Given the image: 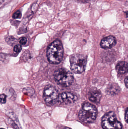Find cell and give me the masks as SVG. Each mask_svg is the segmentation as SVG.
<instances>
[{
	"label": "cell",
	"instance_id": "5bb4252c",
	"mask_svg": "<svg viewBox=\"0 0 128 129\" xmlns=\"http://www.w3.org/2000/svg\"><path fill=\"white\" fill-rule=\"evenodd\" d=\"M0 100L1 104H5L7 101V95L4 94H1L0 96Z\"/></svg>",
	"mask_w": 128,
	"mask_h": 129
},
{
	"label": "cell",
	"instance_id": "8fae6325",
	"mask_svg": "<svg viewBox=\"0 0 128 129\" xmlns=\"http://www.w3.org/2000/svg\"><path fill=\"white\" fill-rule=\"evenodd\" d=\"M120 88L115 84H112L107 89V92L110 94L114 95L118 94L120 91Z\"/></svg>",
	"mask_w": 128,
	"mask_h": 129
},
{
	"label": "cell",
	"instance_id": "30bf717a",
	"mask_svg": "<svg viewBox=\"0 0 128 129\" xmlns=\"http://www.w3.org/2000/svg\"><path fill=\"white\" fill-rule=\"evenodd\" d=\"M116 70L120 74L127 73L128 72V63L125 62H119L116 67Z\"/></svg>",
	"mask_w": 128,
	"mask_h": 129
},
{
	"label": "cell",
	"instance_id": "d6986e66",
	"mask_svg": "<svg viewBox=\"0 0 128 129\" xmlns=\"http://www.w3.org/2000/svg\"><path fill=\"white\" fill-rule=\"evenodd\" d=\"M124 13H125V14H126V17H128V11H125V12Z\"/></svg>",
	"mask_w": 128,
	"mask_h": 129
},
{
	"label": "cell",
	"instance_id": "ffe728a7",
	"mask_svg": "<svg viewBox=\"0 0 128 129\" xmlns=\"http://www.w3.org/2000/svg\"><path fill=\"white\" fill-rule=\"evenodd\" d=\"M62 129H72L71 128H69V127H64V128H63Z\"/></svg>",
	"mask_w": 128,
	"mask_h": 129
},
{
	"label": "cell",
	"instance_id": "7c38bea8",
	"mask_svg": "<svg viewBox=\"0 0 128 129\" xmlns=\"http://www.w3.org/2000/svg\"><path fill=\"white\" fill-rule=\"evenodd\" d=\"M16 39L12 36H9L6 39V41L9 44L13 45L16 41Z\"/></svg>",
	"mask_w": 128,
	"mask_h": 129
},
{
	"label": "cell",
	"instance_id": "6da1fadb",
	"mask_svg": "<svg viewBox=\"0 0 128 129\" xmlns=\"http://www.w3.org/2000/svg\"><path fill=\"white\" fill-rule=\"evenodd\" d=\"M47 57L50 63L57 64L62 60L64 50L61 42L55 40L49 45L47 51Z\"/></svg>",
	"mask_w": 128,
	"mask_h": 129
},
{
	"label": "cell",
	"instance_id": "7402d4cb",
	"mask_svg": "<svg viewBox=\"0 0 128 129\" xmlns=\"http://www.w3.org/2000/svg\"><path fill=\"white\" fill-rule=\"evenodd\" d=\"M1 129H5L3 128H1Z\"/></svg>",
	"mask_w": 128,
	"mask_h": 129
},
{
	"label": "cell",
	"instance_id": "3957f363",
	"mask_svg": "<svg viewBox=\"0 0 128 129\" xmlns=\"http://www.w3.org/2000/svg\"><path fill=\"white\" fill-rule=\"evenodd\" d=\"M54 77L58 85L68 87L73 83L74 76L71 72L64 68H59L54 72Z\"/></svg>",
	"mask_w": 128,
	"mask_h": 129
},
{
	"label": "cell",
	"instance_id": "7a4b0ae2",
	"mask_svg": "<svg viewBox=\"0 0 128 129\" xmlns=\"http://www.w3.org/2000/svg\"><path fill=\"white\" fill-rule=\"evenodd\" d=\"M97 115V110L95 106L89 103L84 104L79 114V117L81 121L85 123L94 122Z\"/></svg>",
	"mask_w": 128,
	"mask_h": 129
},
{
	"label": "cell",
	"instance_id": "2e32d148",
	"mask_svg": "<svg viewBox=\"0 0 128 129\" xmlns=\"http://www.w3.org/2000/svg\"><path fill=\"white\" fill-rule=\"evenodd\" d=\"M19 42L20 43V44L22 45H24L27 42V39L25 37L21 38L19 40Z\"/></svg>",
	"mask_w": 128,
	"mask_h": 129
},
{
	"label": "cell",
	"instance_id": "8992f818",
	"mask_svg": "<svg viewBox=\"0 0 128 129\" xmlns=\"http://www.w3.org/2000/svg\"><path fill=\"white\" fill-rule=\"evenodd\" d=\"M59 95L57 89L53 86L49 85L45 87L43 97L46 104L52 105L57 102Z\"/></svg>",
	"mask_w": 128,
	"mask_h": 129
},
{
	"label": "cell",
	"instance_id": "9c48e42d",
	"mask_svg": "<svg viewBox=\"0 0 128 129\" xmlns=\"http://www.w3.org/2000/svg\"><path fill=\"white\" fill-rule=\"evenodd\" d=\"M88 96L89 101L94 103H98L101 98V93L98 90L94 89L89 92Z\"/></svg>",
	"mask_w": 128,
	"mask_h": 129
},
{
	"label": "cell",
	"instance_id": "9a60e30c",
	"mask_svg": "<svg viewBox=\"0 0 128 129\" xmlns=\"http://www.w3.org/2000/svg\"><path fill=\"white\" fill-rule=\"evenodd\" d=\"M22 47L21 45H15L14 48V52L16 53H19L22 50Z\"/></svg>",
	"mask_w": 128,
	"mask_h": 129
},
{
	"label": "cell",
	"instance_id": "4fadbf2b",
	"mask_svg": "<svg viewBox=\"0 0 128 129\" xmlns=\"http://www.w3.org/2000/svg\"><path fill=\"white\" fill-rule=\"evenodd\" d=\"M22 17V13L20 11L18 10L14 13L13 16L14 19H20Z\"/></svg>",
	"mask_w": 128,
	"mask_h": 129
},
{
	"label": "cell",
	"instance_id": "ba28073f",
	"mask_svg": "<svg viewBox=\"0 0 128 129\" xmlns=\"http://www.w3.org/2000/svg\"><path fill=\"white\" fill-rule=\"evenodd\" d=\"M116 43L115 38L112 36H110L105 37L101 40L100 46L103 49H109L114 47Z\"/></svg>",
	"mask_w": 128,
	"mask_h": 129
},
{
	"label": "cell",
	"instance_id": "52a82bcc",
	"mask_svg": "<svg viewBox=\"0 0 128 129\" xmlns=\"http://www.w3.org/2000/svg\"><path fill=\"white\" fill-rule=\"evenodd\" d=\"M77 99V97L75 95L71 92H65L59 94L57 102L67 104H71L75 102Z\"/></svg>",
	"mask_w": 128,
	"mask_h": 129
},
{
	"label": "cell",
	"instance_id": "e0dca14e",
	"mask_svg": "<svg viewBox=\"0 0 128 129\" xmlns=\"http://www.w3.org/2000/svg\"><path fill=\"white\" fill-rule=\"evenodd\" d=\"M125 119L126 122L128 123V108L125 111Z\"/></svg>",
	"mask_w": 128,
	"mask_h": 129
},
{
	"label": "cell",
	"instance_id": "ac0fdd59",
	"mask_svg": "<svg viewBox=\"0 0 128 129\" xmlns=\"http://www.w3.org/2000/svg\"><path fill=\"white\" fill-rule=\"evenodd\" d=\"M125 83L126 87L128 88V76L125 78L124 80Z\"/></svg>",
	"mask_w": 128,
	"mask_h": 129
},
{
	"label": "cell",
	"instance_id": "44dd1931",
	"mask_svg": "<svg viewBox=\"0 0 128 129\" xmlns=\"http://www.w3.org/2000/svg\"><path fill=\"white\" fill-rule=\"evenodd\" d=\"M4 0H1V4H2V3H3V2H4Z\"/></svg>",
	"mask_w": 128,
	"mask_h": 129
},
{
	"label": "cell",
	"instance_id": "5b68a950",
	"mask_svg": "<svg viewBox=\"0 0 128 129\" xmlns=\"http://www.w3.org/2000/svg\"><path fill=\"white\" fill-rule=\"evenodd\" d=\"M101 125L103 129H122V125L117 120L114 112L110 111L106 113L101 120Z\"/></svg>",
	"mask_w": 128,
	"mask_h": 129
},
{
	"label": "cell",
	"instance_id": "277c9868",
	"mask_svg": "<svg viewBox=\"0 0 128 129\" xmlns=\"http://www.w3.org/2000/svg\"><path fill=\"white\" fill-rule=\"evenodd\" d=\"M87 62V57L84 54H76L71 55L70 57L71 71L76 74L83 73L85 69Z\"/></svg>",
	"mask_w": 128,
	"mask_h": 129
}]
</instances>
